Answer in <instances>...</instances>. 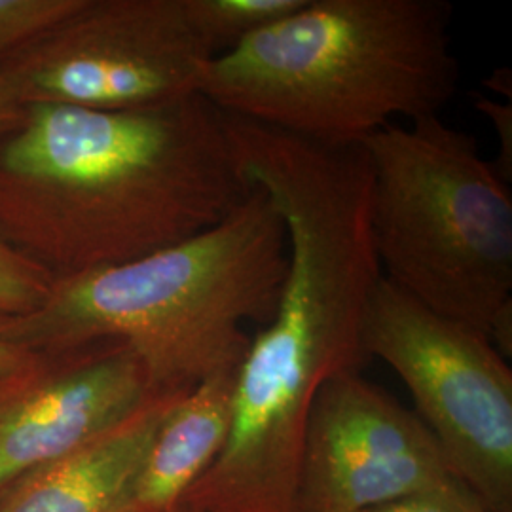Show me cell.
I'll use <instances>...</instances> for the list:
<instances>
[{
	"mask_svg": "<svg viewBox=\"0 0 512 512\" xmlns=\"http://www.w3.org/2000/svg\"><path fill=\"white\" fill-rule=\"evenodd\" d=\"M203 95L137 110L25 107L0 137V236L57 279L152 255L247 198Z\"/></svg>",
	"mask_w": 512,
	"mask_h": 512,
	"instance_id": "6da1fadb",
	"label": "cell"
},
{
	"mask_svg": "<svg viewBox=\"0 0 512 512\" xmlns=\"http://www.w3.org/2000/svg\"><path fill=\"white\" fill-rule=\"evenodd\" d=\"M287 272L283 220L264 192L219 224L152 255L57 279L46 302L0 319V340L29 351L118 340L137 353L158 391H188L238 370L266 325Z\"/></svg>",
	"mask_w": 512,
	"mask_h": 512,
	"instance_id": "7a4b0ae2",
	"label": "cell"
},
{
	"mask_svg": "<svg viewBox=\"0 0 512 512\" xmlns=\"http://www.w3.org/2000/svg\"><path fill=\"white\" fill-rule=\"evenodd\" d=\"M446 0H306L209 61L220 112L327 147L439 116L458 90Z\"/></svg>",
	"mask_w": 512,
	"mask_h": 512,
	"instance_id": "3957f363",
	"label": "cell"
},
{
	"mask_svg": "<svg viewBox=\"0 0 512 512\" xmlns=\"http://www.w3.org/2000/svg\"><path fill=\"white\" fill-rule=\"evenodd\" d=\"M382 275L429 310L488 334L512 302V194L475 137L439 116L361 145Z\"/></svg>",
	"mask_w": 512,
	"mask_h": 512,
	"instance_id": "277c9868",
	"label": "cell"
},
{
	"mask_svg": "<svg viewBox=\"0 0 512 512\" xmlns=\"http://www.w3.org/2000/svg\"><path fill=\"white\" fill-rule=\"evenodd\" d=\"M366 357L403 380L420 420L488 512H512V372L478 330L382 277L366 311Z\"/></svg>",
	"mask_w": 512,
	"mask_h": 512,
	"instance_id": "5b68a950",
	"label": "cell"
},
{
	"mask_svg": "<svg viewBox=\"0 0 512 512\" xmlns=\"http://www.w3.org/2000/svg\"><path fill=\"white\" fill-rule=\"evenodd\" d=\"M213 57L184 0H82L0 74L23 107L137 110L202 95Z\"/></svg>",
	"mask_w": 512,
	"mask_h": 512,
	"instance_id": "8992f818",
	"label": "cell"
},
{
	"mask_svg": "<svg viewBox=\"0 0 512 512\" xmlns=\"http://www.w3.org/2000/svg\"><path fill=\"white\" fill-rule=\"evenodd\" d=\"M456 480L420 416L361 370L330 378L317 393L300 461L298 512H361Z\"/></svg>",
	"mask_w": 512,
	"mask_h": 512,
	"instance_id": "52a82bcc",
	"label": "cell"
},
{
	"mask_svg": "<svg viewBox=\"0 0 512 512\" xmlns=\"http://www.w3.org/2000/svg\"><path fill=\"white\" fill-rule=\"evenodd\" d=\"M160 393L124 342L35 351L25 365L0 376V494Z\"/></svg>",
	"mask_w": 512,
	"mask_h": 512,
	"instance_id": "ba28073f",
	"label": "cell"
},
{
	"mask_svg": "<svg viewBox=\"0 0 512 512\" xmlns=\"http://www.w3.org/2000/svg\"><path fill=\"white\" fill-rule=\"evenodd\" d=\"M184 393L156 395L97 439L21 476L0 494V512H133L148 450Z\"/></svg>",
	"mask_w": 512,
	"mask_h": 512,
	"instance_id": "9c48e42d",
	"label": "cell"
},
{
	"mask_svg": "<svg viewBox=\"0 0 512 512\" xmlns=\"http://www.w3.org/2000/svg\"><path fill=\"white\" fill-rule=\"evenodd\" d=\"M234 372L215 374L167 414L137 476L133 512H175L184 494L219 458L232 423Z\"/></svg>",
	"mask_w": 512,
	"mask_h": 512,
	"instance_id": "30bf717a",
	"label": "cell"
},
{
	"mask_svg": "<svg viewBox=\"0 0 512 512\" xmlns=\"http://www.w3.org/2000/svg\"><path fill=\"white\" fill-rule=\"evenodd\" d=\"M304 2L306 0H184L194 29L215 57L293 14Z\"/></svg>",
	"mask_w": 512,
	"mask_h": 512,
	"instance_id": "8fae6325",
	"label": "cell"
},
{
	"mask_svg": "<svg viewBox=\"0 0 512 512\" xmlns=\"http://www.w3.org/2000/svg\"><path fill=\"white\" fill-rule=\"evenodd\" d=\"M54 283L52 275L0 236V319L38 310Z\"/></svg>",
	"mask_w": 512,
	"mask_h": 512,
	"instance_id": "7c38bea8",
	"label": "cell"
},
{
	"mask_svg": "<svg viewBox=\"0 0 512 512\" xmlns=\"http://www.w3.org/2000/svg\"><path fill=\"white\" fill-rule=\"evenodd\" d=\"M82 0H0V63L78 10Z\"/></svg>",
	"mask_w": 512,
	"mask_h": 512,
	"instance_id": "4fadbf2b",
	"label": "cell"
},
{
	"mask_svg": "<svg viewBox=\"0 0 512 512\" xmlns=\"http://www.w3.org/2000/svg\"><path fill=\"white\" fill-rule=\"evenodd\" d=\"M482 505L459 480L427 494L410 495L361 512H478Z\"/></svg>",
	"mask_w": 512,
	"mask_h": 512,
	"instance_id": "5bb4252c",
	"label": "cell"
},
{
	"mask_svg": "<svg viewBox=\"0 0 512 512\" xmlns=\"http://www.w3.org/2000/svg\"><path fill=\"white\" fill-rule=\"evenodd\" d=\"M476 109L480 110L494 124L499 137V158L494 162L497 173L503 181L512 179V109L511 101H495L490 97H478Z\"/></svg>",
	"mask_w": 512,
	"mask_h": 512,
	"instance_id": "9a60e30c",
	"label": "cell"
},
{
	"mask_svg": "<svg viewBox=\"0 0 512 512\" xmlns=\"http://www.w3.org/2000/svg\"><path fill=\"white\" fill-rule=\"evenodd\" d=\"M25 107L19 103L18 95L10 82L0 74V137L18 126Z\"/></svg>",
	"mask_w": 512,
	"mask_h": 512,
	"instance_id": "2e32d148",
	"label": "cell"
},
{
	"mask_svg": "<svg viewBox=\"0 0 512 512\" xmlns=\"http://www.w3.org/2000/svg\"><path fill=\"white\" fill-rule=\"evenodd\" d=\"M33 355H35V351L19 348V346L0 340V376L25 365Z\"/></svg>",
	"mask_w": 512,
	"mask_h": 512,
	"instance_id": "e0dca14e",
	"label": "cell"
},
{
	"mask_svg": "<svg viewBox=\"0 0 512 512\" xmlns=\"http://www.w3.org/2000/svg\"><path fill=\"white\" fill-rule=\"evenodd\" d=\"M175 512H190V511H184V509H177Z\"/></svg>",
	"mask_w": 512,
	"mask_h": 512,
	"instance_id": "ac0fdd59",
	"label": "cell"
},
{
	"mask_svg": "<svg viewBox=\"0 0 512 512\" xmlns=\"http://www.w3.org/2000/svg\"><path fill=\"white\" fill-rule=\"evenodd\" d=\"M478 512H488V511H486V509H484V507H482V509H480V511H478Z\"/></svg>",
	"mask_w": 512,
	"mask_h": 512,
	"instance_id": "d6986e66",
	"label": "cell"
}]
</instances>
